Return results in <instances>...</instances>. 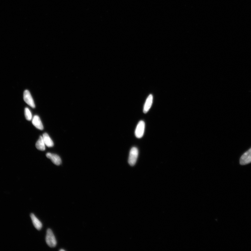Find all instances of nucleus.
<instances>
[{
	"mask_svg": "<svg viewBox=\"0 0 251 251\" xmlns=\"http://www.w3.org/2000/svg\"><path fill=\"white\" fill-rule=\"evenodd\" d=\"M46 241L47 245L51 248L55 247L57 245V241L52 230L48 229L46 232Z\"/></svg>",
	"mask_w": 251,
	"mask_h": 251,
	"instance_id": "obj_1",
	"label": "nucleus"
},
{
	"mask_svg": "<svg viewBox=\"0 0 251 251\" xmlns=\"http://www.w3.org/2000/svg\"><path fill=\"white\" fill-rule=\"evenodd\" d=\"M139 155L138 149L135 147H132L129 152V163L130 166H133L136 164Z\"/></svg>",
	"mask_w": 251,
	"mask_h": 251,
	"instance_id": "obj_2",
	"label": "nucleus"
},
{
	"mask_svg": "<svg viewBox=\"0 0 251 251\" xmlns=\"http://www.w3.org/2000/svg\"><path fill=\"white\" fill-rule=\"evenodd\" d=\"M145 128V122L141 120L137 125L135 131V136L137 138L140 139L143 136Z\"/></svg>",
	"mask_w": 251,
	"mask_h": 251,
	"instance_id": "obj_3",
	"label": "nucleus"
},
{
	"mask_svg": "<svg viewBox=\"0 0 251 251\" xmlns=\"http://www.w3.org/2000/svg\"><path fill=\"white\" fill-rule=\"evenodd\" d=\"M251 162V148L242 156L240 159L241 165H245Z\"/></svg>",
	"mask_w": 251,
	"mask_h": 251,
	"instance_id": "obj_4",
	"label": "nucleus"
},
{
	"mask_svg": "<svg viewBox=\"0 0 251 251\" xmlns=\"http://www.w3.org/2000/svg\"><path fill=\"white\" fill-rule=\"evenodd\" d=\"M24 99L25 103L32 108H34L35 107L34 100L28 90L25 91L24 93Z\"/></svg>",
	"mask_w": 251,
	"mask_h": 251,
	"instance_id": "obj_5",
	"label": "nucleus"
},
{
	"mask_svg": "<svg viewBox=\"0 0 251 251\" xmlns=\"http://www.w3.org/2000/svg\"><path fill=\"white\" fill-rule=\"evenodd\" d=\"M46 156L48 159H50L53 163L57 166H59L61 164L62 160L61 159L58 155L51 153H46Z\"/></svg>",
	"mask_w": 251,
	"mask_h": 251,
	"instance_id": "obj_6",
	"label": "nucleus"
},
{
	"mask_svg": "<svg viewBox=\"0 0 251 251\" xmlns=\"http://www.w3.org/2000/svg\"><path fill=\"white\" fill-rule=\"evenodd\" d=\"M32 123L34 126L37 129L40 130H43L44 129L42 123L41 122L40 118L38 115H35L32 118Z\"/></svg>",
	"mask_w": 251,
	"mask_h": 251,
	"instance_id": "obj_7",
	"label": "nucleus"
},
{
	"mask_svg": "<svg viewBox=\"0 0 251 251\" xmlns=\"http://www.w3.org/2000/svg\"><path fill=\"white\" fill-rule=\"evenodd\" d=\"M153 102V96L152 95H150L146 99L145 105L144 106L143 112L147 113L152 106Z\"/></svg>",
	"mask_w": 251,
	"mask_h": 251,
	"instance_id": "obj_8",
	"label": "nucleus"
},
{
	"mask_svg": "<svg viewBox=\"0 0 251 251\" xmlns=\"http://www.w3.org/2000/svg\"><path fill=\"white\" fill-rule=\"evenodd\" d=\"M31 217L32 223L35 228L38 230H40L42 227V224L33 213L31 215Z\"/></svg>",
	"mask_w": 251,
	"mask_h": 251,
	"instance_id": "obj_9",
	"label": "nucleus"
},
{
	"mask_svg": "<svg viewBox=\"0 0 251 251\" xmlns=\"http://www.w3.org/2000/svg\"><path fill=\"white\" fill-rule=\"evenodd\" d=\"M42 138L45 145L48 147H52L54 146V143L52 139H51L47 133H44Z\"/></svg>",
	"mask_w": 251,
	"mask_h": 251,
	"instance_id": "obj_10",
	"label": "nucleus"
},
{
	"mask_svg": "<svg viewBox=\"0 0 251 251\" xmlns=\"http://www.w3.org/2000/svg\"><path fill=\"white\" fill-rule=\"evenodd\" d=\"M45 144L43 140L42 136H40L36 144V147L37 149L41 151L45 150Z\"/></svg>",
	"mask_w": 251,
	"mask_h": 251,
	"instance_id": "obj_11",
	"label": "nucleus"
},
{
	"mask_svg": "<svg viewBox=\"0 0 251 251\" xmlns=\"http://www.w3.org/2000/svg\"><path fill=\"white\" fill-rule=\"evenodd\" d=\"M25 118L27 120H32V114L29 109L28 108H25Z\"/></svg>",
	"mask_w": 251,
	"mask_h": 251,
	"instance_id": "obj_12",
	"label": "nucleus"
},
{
	"mask_svg": "<svg viewBox=\"0 0 251 251\" xmlns=\"http://www.w3.org/2000/svg\"><path fill=\"white\" fill-rule=\"evenodd\" d=\"M60 251H65V250H64V249H61V250H60Z\"/></svg>",
	"mask_w": 251,
	"mask_h": 251,
	"instance_id": "obj_13",
	"label": "nucleus"
}]
</instances>
